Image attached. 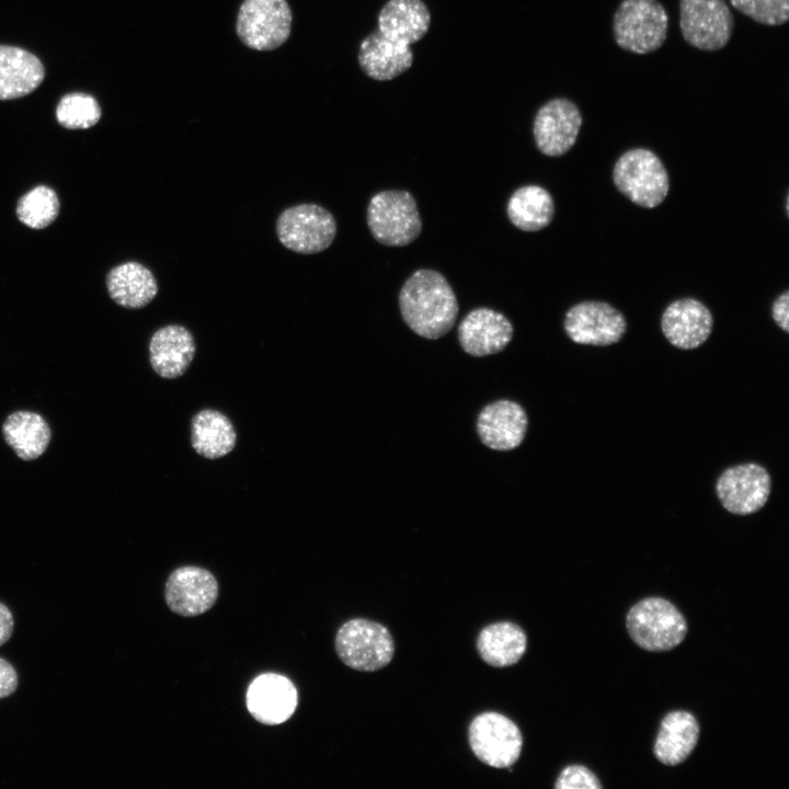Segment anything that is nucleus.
<instances>
[{
  "instance_id": "13",
  "label": "nucleus",
  "mask_w": 789,
  "mask_h": 789,
  "mask_svg": "<svg viewBox=\"0 0 789 789\" xmlns=\"http://www.w3.org/2000/svg\"><path fill=\"white\" fill-rule=\"evenodd\" d=\"M583 118L578 105L565 98H554L539 107L533 133L538 150L549 157L567 153L575 144Z\"/></svg>"
},
{
  "instance_id": "29",
  "label": "nucleus",
  "mask_w": 789,
  "mask_h": 789,
  "mask_svg": "<svg viewBox=\"0 0 789 789\" xmlns=\"http://www.w3.org/2000/svg\"><path fill=\"white\" fill-rule=\"evenodd\" d=\"M59 208L60 204L56 192L46 185H38L19 199L16 216L25 226L43 229L57 218Z\"/></svg>"
},
{
  "instance_id": "30",
  "label": "nucleus",
  "mask_w": 789,
  "mask_h": 789,
  "mask_svg": "<svg viewBox=\"0 0 789 789\" xmlns=\"http://www.w3.org/2000/svg\"><path fill=\"white\" fill-rule=\"evenodd\" d=\"M57 122L68 129H87L101 118V107L90 94L73 92L64 95L56 107Z\"/></svg>"
},
{
  "instance_id": "17",
  "label": "nucleus",
  "mask_w": 789,
  "mask_h": 789,
  "mask_svg": "<svg viewBox=\"0 0 789 789\" xmlns=\"http://www.w3.org/2000/svg\"><path fill=\"white\" fill-rule=\"evenodd\" d=\"M511 321L502 313L485 307L471 310L458 327L462 350L477 357L499 353L512 340Z\"/></svg>"
},
{
  "instance_id": "35",
  "label": "nucleus",
  "mask_w": 789,
  "mask_h": 789,
  "mask_svg": "<svg viewBox=\"0 0 789 789\" xmlns=\"http://www.w3.org/2000/svg\"><path fill=\"white\" fill-rule=\"evenodd\" d=\"M14 620L9 608L0 603V645L4 644L12 636Z\"/></svg>"
},
{
  "instance_id": "25",
  "label": "nucleus",
  "mask_w": 789,
  "mask_h": 789,
  "mask_svg": "<svg viewBox=\"0 0 789 789\" xmlns=\"http://www.w3.org/2000/svg\"><path fill=\"white\" fill-rule=\"evenodd\" d=\"M527 648L525 631L512 621H498L484 627L477 638L481 659L494 667L517 663Z\"/></svg>"
},
{
  "instance_id": "6",
  "label": "nucleus",
  "mask_w": 789,
  "mask_h": 789,
  "mask_svg": "<svg viewBox=\"0 0 789 789\" xmlns=\"http://www.w3.org/2000/svg\"><path fill=\"white\" fill-rule=\"evenodd\" d=\"M334 645L339 659L361 672H375L387 666L395 654V641L389 630L365 618L344 622L336 632Z\"/></svg>"
},
{
  "instance_id": "27",
  "label": "nucleus",
  "mask_w": 789,
  "mask_h": 789,
  "mask_svg": "<svg viewBox=\"0 0 789 789\" xmlns=\"http://www.w3.org/2000/svg\"><path fill=\"white\" fill-rule=\"evenodd\" d=\"M7 444L23 460L38 458L46 450L52 432L45 419L32 411L11 413L2 425Z\"/></svg>"
},
{
  "instance_id": "2",
  "label": "nucleus",
  "mask_w": 789,
  "mask_h": 789,
  "mask_svg": "<svg viewBox=\"0 0 789 789\" xmlns=\"http://www.w3.org/2000/svg\"><path fill=\"white\" fill-rule=\"evenodd\" d=\"M626 626L633 642L650 652L674 649L687 633L683 614L661 597H647L636 603L627 614Z\"/></svg>"
},
{
  "instance_id": "7",
  "label": "nucleus",
  "mask_w": 789,
  "mask_h": 789,
  "mask_svg": "<svg viewBox=\"0 0 789 789\" xmlns=\"http://www.w3.org/2000/svg\"><path fill=\"white\" fill-rule=\"evenodd\" d=\"M336 221L324 207L304 203L283 210L276 220V235L288 250L315 254L328 249L336 236Z\"/></svg>"
},
{
  "instance_id": "20",
  "label": "nucleus",
  "mask_w": 789,
  "mask_h": 789,
  "mask_svg": "<svg viewBox=\"0 0 789 789\" xmlns=\"http://www.w3.org/2000/svg\"><path fill=\"white\" fill-rule=\"evenodd\" d=\"M357 60L363 72L377 81H389L405 72L413 64L410 45L395 42L377 28L363 38Z\"/></svg>"
},
{
  "instance_id": "18",
  "label": "nucleus",
  "mask_w": 789,
  "mask_h": 789,
  "mask_svg": "<svg viewBox=\"0 0 789 789\" xmlns=\"http://www.w3.org/2000/svg\"><path fill=\"white\" fill-rule=\"evenodd\" d=\"M527 423L526 412L518 403L500 400L482 409L477 430L482 443L488 447L511 450L523 442Z\"/></svg>"
},
{
  "instance_id": "1",
  "label": "nucleus",
  "mask_w": 789,
  "mask_h": 789,
  "mask_svg": "<svg viewBox=\"0 0 789 789\" xmlns=\"http://www.w3.org/2000/svg\"><path fill=\"white\" fill-rule=\"evenodd\" d=\"M403 321L418 335L436 340L448 333L458 315V301L443 274L430 268L415 271L399 294Z\"/></svg>"
},
{
  "instance_id": "5",
  "label": "nucleus",
  "mask_w": 789,
  "mask_h": 789,
  "mask_svg": "<svg viewBox=\"0 0 789 789\" xmlns=\"http://www.w3.org/2000/svg\"><path fill=\"white\" fill-rule=\"evenodd\" d=\"M667 28V12L658 0H622L614 14L615 41L633 54L658 50L666 39Z\"/></svg>"
},
{
  "instance_id": "12",
  "label": "nucleus",
  "mask_w": 789,
  "mask_h": 789,
  "mask_svg": "<svg viewBox=\"0 0 789 789\" xmlns=\"http://www.w3.org/2000/svg\"><path fill=\"white\" fill-rule=\"evenodd\" d=\"M563 328L578 344L608 346L619 342L627 330L624 315L603 301H582L565 313Z\"/></svg>"
},
{
  "instance_id": "31",
  "label": "nucleus",
  "mask_w": 789,
  "mask_h": 789,
  "mask_svg": "<svg viewBox=\"0 0 789 789\" xmlns=\"http://www.w3.org/2000/svg\"><path fill=\"white\" fill-rule=\"evenodd\" d=\"M731 5L753 21L782 25L789 20V0H729Z\"/></svg>"
},
{
  "instance_id": "24",
  "label": "nucleus",
  "mask_w": 789,
  "mask_h": 789,
  "mask_svg": "<svg viewBox=\"0 0 789 789\" xmlns=\"http://www.w3.org/2000/svg\"><path fill=\"white\" fill-rule=\"evenodd\" d=\"M110 297L127 309L149 305L158 294L153 273L139 262H125L113 267L106 276Z\"/></svg>"
},
{
  "instance_id": "34",
  "label": "nucleus",
  "mask_w": 789,
  "mask_h": 789,
  "mask_svg": "<svg viewBox=\"0 0 789 789\" xmlns=\"http://www.w3.org/2000/svg\"><path fill=\"white\" fill-rule=\"evenodd\" d=\"M771 317L786 333L789 332V291L780 294L771 305Z\"/></svg>"
},
{
  "instance_id": "19",
  "label": "nucleus",
  "mask_w": 789,
  "mask_h": 789,
  "mask_svg": "<svg viewBox=\"0 0 789 789\" xmlns=\"http://www.w3.org/2000/svg\"><path fill=\"white\" fill-rule=\"evenodd\" d=\"M196 352L191 331L181 324H168L158 329L149 341V361L152 369L162 378L182 376L191 365Z\"/></svg>"
},
{
  "instance_id": "14",
  "label": "nucleus",
  "mask_w": 789,
  "mask_h": 789,
  "mask_svg": "<svg viewBox=\"0 0 789 789\" xmlns=\"http://www.w3.org/2000/svg\"><path fill=\"white\" fill-rule=\"evenodd\" d=\"M219 593L214 574L201 567L184 565L168 578L164 599L169 609L183 617H194L209 610Z\"/></svg>"
},
{
  "instance_id": "33",
  "label": "nucleus",
  "mask_w": 789,
  "mask_h": 789,
  "mask_svg": "<svg viewBox=\"0 0 789 789\" xmlns=\"http://www.w3.org/2000/svg\"><path fill=\"white\" fill-rule=\"evenodd\" d=\"M18 674L14 667L0 658V698L12 695L18 688Z\"/></svg>"
},
{
  "instance_id": "11",
  "label": "nucleus",
  "mask_w": 789,
  "mask_h": 789,
  "mask_svg": "<svg viewBox=\"0 0 789 789\" xmlns=\"http://www.w3.org/2000/svg\"><path fill=\"white\" fill-rule=\"evenodd\" d=\"M771 491L767 469L755 462L727 468L716 482L717 496L722 506L734 515H751L766 504Z\"/></svg>"
},
{
  "instance_id": "21",
  "label": "nucleus",
  "mask_w": 789,
  "mask_h": 789,
  "mask_svg": "<svg viewBox=\"0 0 789 789\" xmlns=\"http://www.w3.org/2000/svg\"><path fill=\"white\" fill-rule=\"evenodd\" d=\"M42 61L15 46L0 45V100H13L32 93L44 80Z\"/></svg>"
},
{
  "instance_id": "9",
  "label": "nucleus",
  "mask_w": 789,
  "mask_h": 789,
  "mask_svg": "<svg viewBox=\"0 0 789 789\" xmlns=\"http://www.w3.org/2000/svg\"><path fill=\"white\" fill-rule=\"evenodd\" d=\"M468 740L476 757L495 768L511 767L518 759L523 746L518 727L495 711H485L472 719Z\"/></svg>"
},
{
  "instance_id": "32",
  "label": "nucleus",
  "mask_w": 789,
  "mask_h": 789,
  "mask_svg": "<svg viewBox=\"0 0 789 789\" xmlns=\"http://www.w3.org/2000/svg\"><path fill=\"white\" fill-rule=\"evenodd\" d=\"M602 787L596 775L582 765H570L563 768L554 784L557 789H599Z\"/></svg>"
},
{
  "instance_id": "4",
  "label": "nucleus",
  "mask_w": 789,
  "mask_h": 789,
  "mask_svg": "<svg viewBox=\"0 0 789 789\" xmlns=\"http://www.w3.org/2000/svg\"><path fill=\"white\" fill-rule=\"evenodd\" d=\"M613 181L622 195L644 208L659 206L670 190L664 164L647 148L624 152L614 165Z\"/></svg>"
},
{
  "instance_id": "15",
  "label": "nucleus",
  "mask_w": 789,
  "mask_h": 789,
  "mask_svg": "<svg viewBox=\"0 0 789 789\" xmlns=\"http://www.w3.org/2000/svg\"><path fill=\"white\" fill-rule=\"evenodd\" d=\"M250 714L266 725L287 721L298 705V693L291 681L276 673H264L255 677L245 695Z\"/></svg>"
},
{
  "instance_id": "22",
  "label": "nucleus",
  "mask_w": 789,
  "mask_h": 789,
  "mask_svg": "<svg viewBox=\"0 0 789 789\" xmlns=\"http://www.w3.org/2000/svg\"><path fill=\"white\" fill-rule=\"evenodd\" d=\"M377 22V30L382 35L411 46L427 33L431 13L422 0H388Z\"/></svg>"
},
{
  "instance_id": "8",
  "label": "nucleus",
  "mask_w": 789,
  "mask_h": 789,
  "mask_svg": "<svg viewBox=\"0 0 789 789\" xmlns=\"http://www.w3.org/2000/svg\"><path fill=\"white\" fill-rule=\"evenodd\" d=\"M291 21L286 0H243L237 15L236 33L244 46L268 52L288 39Z\"/></svg>"
},
{
  "instance_id": "3",
  "label": "nucleus",
  "mask_w": 789,
  "mask_h": 789,
  "mask_svg": "<svg viewBox=\"0 0 789 789\" xmlns=\"http://www.w3.org/2000/svg\"><path fill=\"white\" fill-rule=\"evenodd\" d=\"M366 218L374 239L388 247L408 245L422 231L416 201L403 190L376 193L368 203Z\"/></svg>"
},
{
  "instance_id": "28",
  "label": "nucleus",
  "mask_w": 789,
  "mask_h": 789,
  "mask_svg": "<svg viewBox=\"0 0 789 789\" xmlns=\"http://www.w3.org/2000/svg\"><path fill=\"white\" fill-rule=\"evenodd\" d=\"M506 213L510 221L523 231H538L547 227L554 214L550 193L535 184L518 187L511 195Z\"/></svg>"
},
{
  "instance_id": "23",
  "label": "nucleus",
  "mask_w": 789,
  "mask_h": 789,
  "mask_svg": "<svg viewBox=\"0 0 789 789\" xmlns=\"http://www.w3.org/2000/svg\"><path fill=\"white\" fill-rule=\"evenodd\" d=\"M699 739V724L688 711L668 712L661 721L654 742V755L664 765L683 763L694 751Z\"/></svg>"
},
{
  "instance_id": "16",
  "label": "nucleus",
  "mask_w": 789,
  "mask_h": 789,
  "mask_svg": "<svg viewBox=\"0 0 789 789\" xmlns=\"http://www.w3.org/2000/svg\"><path fill=\"white\" fill-rule=\"evenodd\" d=\"M713 318L710 310L695 298L671 302L661 318L665 339L681 350H694L710 336Z\"/></svg>"
},
{
  "instance_id": "26",
  "label": "nucleus",
  "mask_w": 789,
  "mask_h": 789,
  "mask_svg": "<svg viewBox=\"0 0 789 789\" xmlns=\"http://www.w3.org/2000/svg\"><path fill=\"white\" fill-rule=\"evenodd\" d=\"M191 443L198 455L218 459L232 451L237 433L227 415L217 410L204 409L192 419Z\"/></svg>"
},
{
  "instance_id": "10",
  "label": "nucleus",
  "mask_w": 789,
  "mask_h": 789,
  "mask_svg": "<svg viewBox=\"0 0 789 789\" xmlns=\"http://www.w3.org/2000/svg\"><path fill=\"white\" fill-rule=\"evenodd\" d=\"M733 14L725 0H679V28L693 47L714 52L730 41Z\"/></svg>"
}]
</instances>
